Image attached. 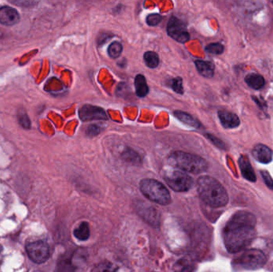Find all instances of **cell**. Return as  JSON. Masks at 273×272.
Here are the masks:
<instances>
[{
	"instance_id": "6da1fadb",
	"label": "cell",
	"mask_w": 273,
	"mask_h": 272,
	"mask_svg": "<svg viewBox=\"0 0 273 272\" xmlns=\"http://www.w3.org/2000/svg\"><path fill=\"white\" fill-rule=\"evenodd\" d=\"M256 217L251 212H236L223 230L224 243L230 253L245 250L256 236Z\"/></svg>"
},
{
	"instance_id": "7a4b0ae2",
	"label": "cell",
	"mask_w": 273,
	"mask_h": 272,
	"mask_svg": "<svg viewBox=\"0 0 273 272\" xmlns=\"http://www.w3.org/2000/svg\"><path fill=\"white\" fill-rule=\"evenodd\" d=\"M200 198L207 205L212 207L226 206L228 202L227 191L217 180L209 176L199 177L197 182Z\"/></svg>"
},
{
	"instance_id": "3957f363",
	"label": "cell",
	"mask_w": 273,
	"mask_h": 272,
	"mask_svg": "<svg viewBox=\"0 0 273 272\" xmlns=\"http://www.w3.org/2000/svg\"><path fill=\"white\" fill-rule=\"evenodd\" d=\"M168 160L171 165L185 173L198 174L204 173L208 168V162L204 158L183 151L172 153Z\"/></svg>"
},
{
	"instance_id": "277c9868",
	"label": "cell",
	"mask_w": 273,
	"mask_h": 272,
	"mask_svg": "<svg viewBox=\"0 0 273 272\" xmlns=\"http://www.w3.org/2000/svg\"><path fill=\"white\" fill-rule=\"evenodd\" d=\"M140 190L148 200L160 205L171 203V196L164 184L154 179H144L140 182Z\"/></svg>"
},
{
	"instance_id": "5b68a950",
	"label": "cell",
	"mask_w": 273,
	"mask_h": 272,
	"mask_svg": "<svg viewBox=\"0 0 273 272\" xmlns=\"http://www.w3.org/2000/svg\"><path fill=\"white\" fill-rule=\"evenodd\" d=\"M265 253L258 249H246L232 263L239 270L255 271L263 268L266 264Z\"/></svg>"
},
{
	"instance_id": "8992f818",
	"label": "cell",
	"mask_w": 273,
	"mask_h": 272,
	"mask_svg": "<svg viewBox=\"0 0 273 272\" xmlns=\"http://www.w3.org/2000/svg\"><path fill=\"white\" fill-rule=\"evenodd\" d=\"M162 177L166 184L176 192H187L193 185V178L183 171L165 168L163 170Z\"/></svg>"
},
{
	"instance_id": "52a82bcc",
	"label": "cell",
	"mask_w": 273,
	"mask_h": 272,
	"mask_svg": "<svg viewBox=\"0 0 273 272\" xmlns=\"http://www.w3.org/2000/svg\"><path fill=\"white\" fill-rule=\"evenodd\" d=\"M26 250L28 257L35 264H44L50 258V248L44 240L30 243L26 245Z\"/></svg>"
},
{
	"instance_id": "ba28073f",
	"label": "cell",
	"mask_w": 273,
	"mask_h": 272,
	"mask_svg": "<svg viewBox=\"0 0 273 272\" xmlns=\"http://www.w3.org/2000/svg\"><path fill=\"white\" fill-rule=\"evenodd\" d=\"M167 33L169 37L182 44H184L190 39V35L187 30L186 26L182 20L174 16L170 18L168 22Z\"/></svg>"
},
{
	"instance_id": "9c48e42d",
	"label": "cell",
	"mask_w": 273,
	"mask_h": 272,
	"mask_svg": "<svg viewBox=\"0 0 273 272\" xmlns=\"http://www.w3.org/2000/svg\"><path fill=\"white\" fill-rule=\"evenodd\" d=\"M78 115L83 121L106 120L107 115L103 109L91 105H84L78 111Z\"/></svg>"
},
{
	"instance_id": "30bf717a",
	"label": "cell",
	"mask_w": 273,
	"mask_h": 272,
	"mask_svg": "<svg viewBox=\"0 0 273 272\" xmlns=\"http://www.w3.org/2000/svg\"><path fill=\"white\" fill-rule=\"evenodd\" d=\"M20 15L13 7H2L0 8V23L5 26H13L20 21Z\"/></svg>"
},
{
	"instance_id": "8fae6325",
	"label": "cell",
	"mask_w": 273,
	"mask_h": 272,
	"mask_svg": "<svg viewBox=\"0 0 273 272\" xmlns=\"http://www.w3.org/2000/svg\"><path fill=\"white\" fill-rule=\"evenodd\" d=\"M252 157L263 164H269L273 160V152L266 145L259 144L252 149Z\"/></svg>"
},
{
	"instance_id": "7c38bea8",
	"label": "cell",
	"mask_w": 273,
	"mask_h": 272,
	"mask_svg": "<svg viewBox=\"0 0 273 272\" xmlns=\"http://www.w3.org/2000/svg\"><path fill=\"white\" fill-rule=\"evenodd\" d=\"M218 117L221 125H223V127L226 129H235L238 127L241 124L238 116L230 111H218Z\"/></svg>"
},
{
	"instance_id": "4fadbf2b",
	"label": "cell",
	"mask_w": 273,
	"mask_h": 272,
	"mask_svg": "<svg viewBox=\"0 0 273 272\" xmlns=\"http://www.w3.org/2000/svg\"><path fill=\"white\" fill-rule=\"evenodd\" d=\"M137 212L139 215L145 220V221L150 223L154 226H158L159 225V216L158 215L157 210L154 209L153 207L145 205L138 206L137 207Z\"/></svg>"
},
{
	"instance_id": "5bb4252c",
	"label": "cell",
	"mask_w": 273,
	"mask_h": 272,
	"mask_svg": "<svg viewBox=\"0 0 273 272\" xmlns=\"http://www.w3.org/2000/svg\"><path fill=\"white\" fill-rule=\"evenodd\" d=\"M239 166L241 169L242 176L245 179L251 182H256V174L254 173L250 160L245 156H241V158L239 159Z\"/></svg>"
},
{
	"instance_id": "9a60e30c",
	"label": "cell",
	"mask_w": 273,
	"mask_h": 272,
	"mask_svg": "<svg viewBox=\"0 0 273 272\" xmlns=\"http://www.w3.org/2000/svg\"><path fill=\"white\" fill-rule=\"evenodd\" d=\"M195 65L199 74L205 78H210L214 75V65L210 62L197 60L195 61Z\"/></svg>"
},
{
	"instance_id": "2e32d148",
	"label": "cell",
	"mask_w": 273,
	"mask_h": 272,
	"mask_svg": "<svg viewBox=\"0 0 273 272\" xmlns=\"http://www.w3.org/2000/svg\"><path fill=\"white\" fill-rule=\"evenodd\" d=\"M174 116L178 120H180L182 122L185 124V125H189L190 127L195 128V129H200L202 127V124L200 123L199 121L189 113L183 112V111H176L174 112Z\"/></svg>"
},
{
	"instance_id": "e0dca14e",
	"label": "cell",
	"mask_w": 273,
	"mask_h": 272,
	"mask_svg": "<svg viewBox=\"0 0 273 272\" xmlns=\"http://www.w3.org/2000/svg\"><path fill=\"white\" fill-rule=\"evenodd\" d=\"M245 81L249 87L254 90H260L265 84V78L260 74L251 73L245 77Z\"/></svg>"
},
{
	"instance_id": "ac0fdd59",
	"label": "cell",
	"mask_w": 273,
	"mask_h": 272,
	"mask_svg": "<svg viewBox=\"0 0 273 272\" xmlns=\"http://www.w3.org/2000/svg\"><path fill=\"white\" fill-rule=\"evenodd\" d=\"M135 90L136 95L139 97H144L149 93V87H148L145 76L138 74L135 78Z\"/></svg>"
},
{
	"instance_id": "d6986e66",
	"label": "cell",
	"mask_w": 273,
	"mask_h": 272,
	"mask_svg": "<svg viewBox=\"0 0 273 272\" xmlns=\"http://www.w3.org/2000/svg\"><path fill=\"white\" fill-rule=\"evenodd\" d=\"M74 237L80 241H86L88 240L91 235L89 224L87 222H82L78 227L74 230Z\"/></svg>"
},
{
	"instance_id": "ffe728a7",
	"label": "cell",
	"mask_w": 273,
	"mask_h": 272,
	"mask_svg": "<svg viewBox=\"0 0 273 272\" xmlns=\"http://www.w3.org/2000/svg\"><path fill=\"white\" fill-rule=\"evenodd\" d=\"M144 61L148 67L154 69L159 67L160 59L159 54L154 51L145 52L144 54Z\"/></svg>"
},
{
	"instance_id": "44dd1931",
	"label": "cell",
	"mask_w": 273,
	"mask_h": 272,
	"mask_svg": "<svg viewBox=\"0 0 273 272\" xmlns=\"http://www.w3.org/2000/svg\"><path fill=\"white\" fill-rule=\"evenodd\" d=\"M109 56L112 59H117L121 55L122 52V45L118 42H113L111 45H109L107 49Z\"/></svg>"
},
{
	"instance_id": "7402d4cb",
	"label": "cell",
	"mask_w": 273,
	"mask_h": 272,
	"mask_svg": "<svg viewBox=\"0 0 273 272\" xmlns=\"http://www.w3.org/2000/svg\"><path fill=\"white\" fill-rule=\"evenodd\" d=\"M122 158L126 161L130 162V163H135V164H137L138 162L141 161L140 156L137 154V153L134 151L133 149H129L126 150V151L123 152Z\"/></svg>"
},
{
	"instance_id": "603a6c76",
	"label": "cell",
	"mask_w": 273,
	"mask_h": 272,
	"mask_svg": "<svg viewBox=\"0 0 273 272\" xmlns=\"http://www.w3.org/2000/svg\"><path fill=\"white\" fill-rule=\"evenodd\" d=\"M91 272H115V268L111 263L106 261L96 266Z\"/></svg>"
},
{
	"instance_id": "cb8c5ba5",
	"label": "cell",
	"mask_w": 273,
	"mask_h": 272,
	"mask_svg": "<svg viewBox=\"0 0 273 272\" xmlns=\"http://www.w3.org/2000/svg\"><path fill=\"white\" fill-rule=\"evenodd\" d=\"M206 51L212 54H221L225 50L224 45L221 44H208L205 47Z\"/></svg>"
},
{
	"instance_id": "d4e9b609",
	"label": "cell",
	"mask_w": 273,
	"mask_h": 272,
	"mask_svg": "<svg viewBox=\"0 0 273 272\" xmlns=\"http://www.w3.org/2000/svg\"><path fill=\"white\" fill-rule=\"evenodd\" d=\"M169 85H170L171 88L174 90V91H175L176 93H179V94H182V93H184L182 78H173V79L169 82Z\"/></svg>"
},
{
	"instance_id": "484cf974",
	"label": "cell",
	"mask_w": 273,
	"mask_h": 272,
	"mask_svg": "<svg viewBox=\"0 0 273 272\" xmlns=\"http://www.w3.org/2000/svg\"><path fill=\"white\" fill-rule=\"evenodd\" d=\"M162 20L161 15L159 14H151V15H148L146 18V23H147L149 26H155L160 23V21Z\"/></svg>"
},
{
	"instance_id": "4316f807",
	"label": "cell",
	"mask_w": 273,
	"mask_h": 272,
	"mask_svg": "<svg viewBox=\"0 0 273 272\" xmlns=\"http://www.w3.org/2000/svg\"><path fill=\"white\" fill-rule=\"evenodd\" d=\"M205 136L206 138H208V140H210L211 142L213 145H216L217 148L221 149H226V144L222 140H220L219 138H217V136H213L212 134H205Z\"/></svg>"
},
{
	"instance_id": "83f0119b",
	"label": "cell",
	"mask_w": 273,
	"mask_h": 272,
	"mask_svg": "<svg viewBox=\"0 0 273 272\" xmlns=\"http://www.w3.org/2000/svg\"><path fill=\"white\" fill-rule=\"evenodd\" d=\"M260 174L262 176L263 179H264V181H265L266 185L269 187L271 190L273 191V180L272 178L271 175L269 174V172L267 171H261L260 172Z\"/></svg>"
},
{
	"instance_id": "f1b7e54d",
	"label": "cell",
	"mask_w": 273,
	"mask_h": 272,
	"mask_svg": "<svg viewBox=\"0 0 273 272\" xmlns=\"http://www.w3.org/2000/svg\"><path fill=\"white\" fill-rule=\"evenodd\" d=\"M100 133V129L98 125H91L87 129V134L90 136H97Z\"/></svg>"
},
{
	"instance_id": "f546056e",
	"label": "cell",
	"mask_w": 273,
	"mask_h": 272,
	"mask_svg": "<svg viewBox=\"0 0 273 272\" xmlns=\"http://www.w3.org/2000/svg\"><path fill=\"white\" fill-rule=\"evenodd\" d=\"M174 272H193V266L189 264H183L179 266L178 269H176Z\"/></svg>"
},
{
	"instance_id": "4dcf8cb0",
	"label": "cell",
	"mask_w": 273,
	"mask_h": 272,
	"mask_svg": "<svg viewBox=\"0 0 273 272\" xmlns=\"http://www.w3.org/2000/svg\"><path fill=\"white\" fill-rule=\"evenodd\" d=\"M2 248L0 246V267H1V264H2Z\"/></svg>"
},
{
	"instance_id": "1f68e13d",
	"label": "cell",
	"mask_w": 273,
	"mask_h": 272,
	"mask_svg": "<svg viewBox=\"0 0 273 272\" xmlns=\"http://www.w3.org/2000/svg\"></svg>"
}]
</instances>
